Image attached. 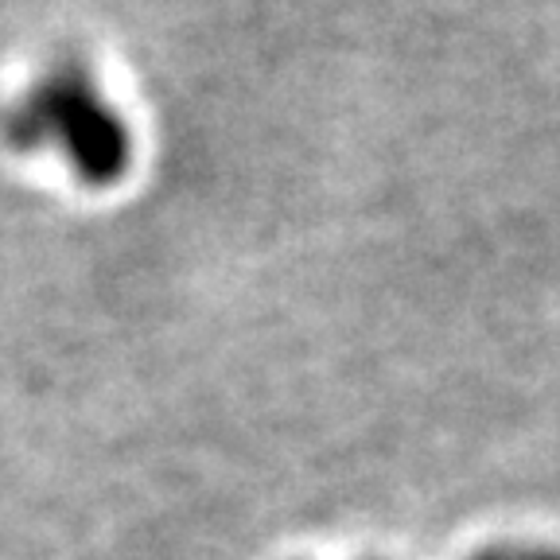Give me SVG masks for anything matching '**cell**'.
I'll return each mask as SVG.
<instances>
[{
    "mask_svg": "<svg viewBox=\"0 0 560 560\" xmlns=\"http://www.w3.org/2000/svg\"><path fill=\"white\" fill-rule=\"evenodd\" d=\"M471 560H560L557 545H494L475 552Z\"/></svg>",
    "mask_w": 560,
    "mask_h": 560,
    "instance_id": "cell-2",
    "label": "cell"
},
{
    "mask_svg": "<svg viewBox=\"0 0 560 560\" xmlns=\"http://www.w3.org/2000/svg\"><path fill=\"white\" fill-rule=\"evenodd\" d=\"M0 132L12 149H55L90 187H114L132 164V132L79 59L59 62L35 82L9 114Z\"/></svg>",
    "mask_w": 560,
    "mask_h": 560,
    "instance_id": "cell-1",
    "label": "cell"
}]
</instances>
